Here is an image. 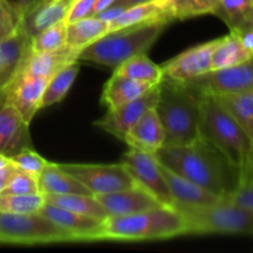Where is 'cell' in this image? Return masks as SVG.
Segmentation results:
<instances>
[{
	"label": "cell",
	"instance_id": "obj_1",
	"mask_svg": "<svg viewBox=\"0 0 253 253\" xmlns=\"http://www.w3.org/2000/svg\"><path fill=\"white\" fill-rule=\"evenodd\" d=\"M162 166L222 198L240 184L236 168L214 145L199 137L190 145L163 146L155 153Z\"/></svg>",
	"mask_w": 253,
	"mask_h": 253
},
{
	"label": "cell",
	"instance_id": "obj_2",
	"mask_svg": "<svg viewBox=\"0 0 253 253\" xmlns=\"http://www.w3.org/2000/svg\"><path fill=\"white\" fill-rule=\"evenodd\" d=\"M202 98L194 86L163 77L155 109L165 130V146L190 145L200 137Z\"/></svg>",
	"mask_w": 253,
	"mask_h": 253
},
{
	"label": "cell",
	"instance_id": "obj_3",
	"mask_svg": "<svg viewBox=\"0 0 253 253\" xmlns=\"http://www.w3.org/2000/svg\"><path fill=\"white\" fill-rule=\"evenodd\" d=\"M200 137L214 145L232 167L236 168L240 184L249 182L253 167V141L241 125L209 94H203L202 98Z\"/></svg>",
	"mask_w": 253,
	"mask_h": 253
},
{
	"label": "cell",
	"instance_id": "obj_4",
	"mask_svg": "<svg viewBox=\"0 0 253 253\" xmlns=\"http://www.w3.org/2000/svg\"><path fill=\"white\" fill-rule=\"evenodd\" d=\"M165 20L145 22L109 31L81 51L78 61L93 62L116 69L124 62L137 54L147 53L167 25Z\"/></svg>",
	"mask_w": 253,
	"mask_h": 253
},
{
	"label": "cell",
	"instance_id": "obj_5",
	"mask_svg": "<svg viewBox=\"0 0 253 253\" xmlns=\"http://www.w3.org/2000/svg\"><path fill=\"white\" fill-rule=\"evenodd\" d=\"M187 235V224L175 208L158 207L124 216H108L103 221L100 241H145Z\"/></svg>",
	"mask_w": 253,
	"mask_h": 253
},
{
	"label": "cell",
	"instance_id": "obj_6",
	"mask_svg": "<svg viewBox=\"0 0 253 253\" xmlns=\"http://www.w3.org/2000/svg\"><path fill=\"white\" fill-rule=\"evenodd\" d=\"M187 224V234L253 236V211L226 199L209 207H175Z\"/></svg>",
	"mask_w": 253,
	"mask_h": 253
},
{
	"label": "cell",
	"instance_id": "obj_7",
	"mask_svg": "<svg viewBox=\"0 0 253 253\" xmlns=\"http://www.w3.org/2000/svg\"><path fill=\"white\" fill-rule=\"evenodd\" d=\"M58 242H76V240L40 212L11 214L0 211V244L46 245Z\"/></svg>",
	"mask_w": 253,
	"mask_h": 253
},
{
	"label": "cell",
	"instance_id": "obj_8",
	"mask_svg": "<svg viewBox=\"0 0 253 253\" xmlns=\"http://www.w3.org/2000/svg\"><path fill=\"white\" fill-rule=\"evenodd\" d=\"M64 172L78 179L93 195L109 194L135 185L123 163L118 165H83L58 163Z\"/></svg>",
	"mask_w": 253,
	"mask_h": 253
},
{
	"label": "cell",
	"instance_id": "obj_9",
	"mask_svg": "<svg viewBox=\"0 0 253 253\" xmlns=\"http://www.w3.org/2000/svg\"><path fill=\"white\" fill-rule=\"evenodd\" d=\"M121 163L128 170L135 184L151 193L165 207L174 208V200L155 153L130 148L121 157Z\"/></svg>",
	"mask_w": 253,
	"mask_h": 253
},
{
	"label": "cell",
	"instance_id": "obj_10",
	"mask_svg": "<svg viewBox=\"0 0 253 253\" xmlns=\"http://www.w3.org/2000/svg\"><path fill=\"white\" fill-rule=\"evenodd\" d=\"M203 94L224 95L253 89V57L222 69H212L198 78L187 82Z\"/></svg>",
	"mask_w": 253,
	"mask_h": 253
},
{
	"label": "cell",
	"instance_id": "obj_11",
	"mask_svg": "<svg viewBox=\"0 0 253 253\" xmlns=\"http://www.w3.org/2000/svg\"><path fill=\"white\" fill-rule=\"evenodd\" d=\"M158 93H160V83L156 84L153 88L135 100L115 110H108L103 118L94 123V125L124 141L126 135L145 115L146 111L151 108H155Z\"/></svg>",
	"mask_w": 253,
	"mask_h": 253
},
{
	"label": "cell",
	"instance_id": "obj_12",
	"mask_svg": "<svg viewBox=\"0 0 253 253\" xmlns=\"http://www.w3.org/2000/svg\"><path fill=\"white\" fill-rule=\"evenodd\" d=\"M219 39L192 47L179 56L166 62L162 67L163 77L170 81L187 83L212 71V52Z\"/></svg>",
	"mask_w": 253,
	"mask_h": 253
},
{
	"label": "cell",
	"instance_id": "obj_13",
	"mask_svg": "<svg viewBox=\"0 0 253 253\" xmlns=\"http://www.w3.org/2000/svg\"><path fill=\"white\" fill-rule=\"evenodd\" d=\"M48 79L19 73L5 90V101L14 106L27 124L40 110Z\"/></svg>",
	"mask_w": 253,
	"mask_h": 253
},
{
	"label": "cell",
	"instance_id": "obj_14",
	"mask_svg": "<svg viewBox=\"0 0 253 253\" xmlns=\"http://www.w3.org/2000/svg\"><path fill=\"white\" fill-rule=\"evenodd\" d=\"M39 212L49 221L56 224L57 226L66 230L68 234L74 237L76 242L100 241L104 220L77 214V212L69 211V210L56 207L49 203H44Z\"/></svg>",
	"mask_w": 253,
	"mask_h": 253
},
{
	"label": "cell",
	"instance_id": "obj_15",
	"mask_svg": "<svg viewBox=\"0 0 253 253\" xmlns=\"http://www.w3.org/2000/svg\"><path fill=\"white\" fill-rule=\"evenodd\" d=\"M94 197L100 203L108 216H124L153 208L165 207L151 193L137 184L118 192L94 195Z\"/></svg>",
	"mask_w": 253,
	"mask_h": 253
},
{
	"label": "cell",
	"instance_id": "obj_16",
	"mask_svg": "<svg viewBox=\"0 0 253 253\" xmlns=\"http://www.w3.org/2000/svg\"><path fill=\"white\" fill-rule=\"evenodd\" d=\"M29 125L19 111L0 99V153L12 157L24 148L32 147Z\"/></svg>",
	"mask_w": 253,
	"mask_h": 253
},
{
	"label": "cell",
	"instance_id": "obj_17",
	"mask_svg": "<svg viewBox=\"0 0 253 253\" xmlns=\"http://www.w3.org/2000/svg\"><path fill=\"white\" fill-rule=\"evenodd\" d=\"M31 39L21 30L16 29L10 36L0 41V93L6 90L17 74L31 51Z\"/></svg>",
	"mask_w": 253,
	"mask_h": 253
},
{
	"label": "cell",
	"instance_id": "obj_18",
	"mask_svg": "<svg viewBox=\"0 0 253 253\" xmlns=\"http://www.w3.org/2000/svg\"><path fill=\"white\" fill-rule=\"evenodd\" d=\"M74 0H39L20 20L22 31L32 39L43 30L66 20Z\"/></svg>",
	"mask_w": 253,
	"mask_h": 253
},
{
	"label": "cell",
	"instance_id": "obj_19",
	"mask_svg": "<svg viewBox=\"0 0 253 253\" xmlns=\"http://www.w3.org/2000/svg\"><path fill=\"white\" fill-rule=\"evenodd\" d=\"M161 170L170 190L175 207H209L216 204L221 198L203 188L202 185L172 172L161 165Z\"/></svg>",
	"mask_w": 253,
	"mask_h": 253
},
{
	"label": "cell",
	"instance_id": "obj_20",
	"mask_svg": "<svg viewBox=\"0 0 253 253\" xmlns=\"http://www.w3.org/2000/svg\"><path fill=\"white\" fill-rule=\"evenodd\" d=\"M79 53H81V49L72 48L67 44L56 51H30L20 73L49 79L64 67L78 62Z\"/></svg>",
	"mask_w": 253,
	"mask_h": 253
},
{
	"label": "cell",
	"instance_id": "obj_21",
	"mask_svg": "<svg viewBox=\"0 0 253 253\" xmlns=\"http://www.w3.org/2000/svg\"><path fill=\"white\" fill-rule=\"evenodd\" d=\"M165 140V130L155 108L148 109L124 138L130 148L150 153H156L162 148Z\"/></svg>",
	"mask_w": 253,
	"mask_h": 253
},
{
	"label": "cell",
	"instance_id": "obj_22",
	"mask_svg": "<svg viewBox=\"0 0 253 253\" xmlns=\"http://www.w3.org/2000/svg\"><path fill=\"white\" fill-rule=\"evenodd\" d=\"M153 86L155 85L152 84L133 81L114 71L111 78L104 85L100 99L101 104L106 106L108 110H115L143 95Z\"/></svg>",
	"mask_w": 253,
	"mask_h": 253
},
{
	"label": "cell",
	"instance_id": "obj_23",
	"mask_svg": "<svg viewBox=\"0 0 253 253\" xmlns=\"http://www.w3.org/2000/svg\"><path fill=\"white\" fill-rule=\"evenodd\" d=\"M40 192L43 195L85 194L93 195L78 179L64 172L58 163H47L39 175Z\"/></svg>",
	"mask_w": 253,
	"mask_h": 253
},
{
	"label": "cell",
	"instance_id": "obj_24",
	"mask_svg": "<svg viewBox=\"0 0 253 253\" xmlns=\"http://www.w3.org/2000/svg\"><path fill=\"white\" fill-rule=\"evenodd\" d=\"M109 32L106 22L101 21L95 16L77 20L67 24L66 44L72 48L83 49Z\"/></svg>",
	"mask_w": 253,
	"mask_h": 253
},
{
	"label": "cell",
	"instance_id": "obj_25",
	"mask_svg": "<svg viewBox=\"0 0 253 253\" xmlns=\"http://www.w3.org/2000/svg\"><path fill=\"white\" fill-rule=\"evenodd\" d=\"M212 96L241 125L253 141V89Z\"/></svg>",
	"mask_w": 253,
	"mask_h": 253
},
{
	"label": "cell",
	"instance_id": "obj_26",
	"mask_svg": "<svg viewBox=\"0 0 253 253\" xmlns=\"http://www.w3.org/2000/svg\"><path fill=\"white\" fill-rule=\"evenodd\" d=\"M252 52L242 43L241 39L235 32L220 37L212 52V69H222L236 66L252 58Z\"/></svg>",
	"mask_w": 253,
	"mask_h": 253
},
{
	"label": "cell",
	"instance_id": "obj_27",
	"mask_svg": "<svg viewBox=\"0 0 253 253\" xmlns=\"http://www.w3.org/2000/svg\"><path fill=\"white\" fill-rule=\"evenodd\" d=\"M46 203L56 207L63 208L77 214L86 215L94 219L105 220L108 217L105 210L96 200L94 195L85 194H64V195H44Z\"/></svg>",
	"mask_w": 253,
	"mask_h": 253
},
{
	"label": "cell",
	"instance_id": "obj_28",
	"mask_svg": "<svg viewBox=\"0 0 253 253\" xmlns=\"http://www.w3.org/2000/svg\"><path fill=\"white\" fill-rule=\"evenodd\" d=\"M165 20L170 22L172 20L162 11L160 5L155 1L145 2V4L135 5V6L127 7L121 15H119L114 21L108 24L109 31L123 29V27L133 26V25L145 24V22L158 21Z\"/></svg>",
	"mask_w": 253,
	"mask_h": 253
},
{
	"label": "cell",
	"instance_id": "obj_29",
	"mask_svg": "<svg viewBox=\"0 0 253 253\" xmlns=\"http://www.w3.org/2000/svg\"><path fill=\"white\" fill-rule=\"evenodd\" d=\"M114 71L133 81L143 82L152 85H156L163 79L162 67L151 61L146 53L131 57Z\"/></svg>",
	"mask_w": 253,
	"mask_h": 253
},
{
	"label": "cell",
	"instance_id": "obj_30",
	"mask_svg": "<svg viewBox=\"0 0 253 253\" xmlns=\"http://www.w3.org/2000/svg\"><path fill=\"white\" fill-rule=\"evenodd\" d=\"M156 2L173 21L212 14L219 0H156Z\"/></svg>",
	"mask_w": 253,
	"mask_h": 253
},
{
	"label": "cell",
	"instance_id": "obj_31",
	"mask_svg": "<svg viewBox=\"0 0 253 253\" xmlns=\"http://www.w3.org/2000/svg\"><path fill=\"white\" fill-rule=\"evenodd\" d=\"M78 72L79 64L78 62H74V63H71L69 66L64 67L63 69L57 72L53 77H51L48 79L46 88H44L40 109L59 103L67 95L71 86L73 85L74 81L78 76Z\"/></svg>",
	"mask_w": 253,
	"mask_h": 253
},
{
	"label": "cell",
	"instance_id": "obj_32",
	"mask_svg": "<svg viewBox=\"0 0 253 253\" xmlns=\"http://www.w3.org/2000/svg\"><path fill=\"white\" fill-rule=\"evenodd\" d=\"M253 11L252 0H219L212 14L229 26L230 31L242 29Z\"/></svg>",
	"mask_w": 253,
	"mask_h": 253
},
{
	"label": "cell",
	"instance_id": "obj_33",
	"mask_svg": "<svg viewBox=\"0 0 253 253\" xmlns=\"http://www.w3.org/2000/svg\"><path fill=\"white\" fill-rule=\"evenodd\" d=\"M46 199L37 194H0V211L11 214H35L41 210Z\"/></svg>",
	"mask_w": 253,
	"mask_h": 253
},
{
	"label": "cell",
	"instance_id": "obj_34",
	"mask_svg": "<svg viewBox=\"0 0 253 253\" xmlns=\"http://www.w3.org/2000/svg\"><path fill=\"white\" fill-rule=\"evenodd\" d=\"M66 20L43 30L31 39V42H30L31 51L48 52L62 48L63 46H66Z\"/></svg>",
	"mask_w": 253,
	"mask_h": 253
},
{
	"label": "cell",
	"instance_id": "obj_35",
	"mask_svg": "<svg viewBox=\"0 0 253 253\" xmlns=\"http://www.w3.org/2000/svg\"><path fill=\"white\" fill-rule=\"evenodd\" d=\"M40 192L39 177L16 168L9 184L1 194H37Z\"/></svg>",
	"mask_w": 253,
	"mask_h": 253
},
{
	"label": "cell",
	"instance_id": "obj_36",
	"mask_svg": "<svg viewBox=\"0 0 253 253\" xmlns=\"http://www.w3.org/2000/svg\"><path fill=\"white\" fill-rule=\"evenodd\" d=\"M10 161H11V163L16 168L24 170V172L30 173V174L36 175V177H39V175L41 174L43 168L46 167L47 163H48L32 147L24 148V150L20 151L19 153L14 155L12 157H10Z\"/></svg>",
	"mask_w": 253,
	"mask_h": 253
},
{
	"label": "cell",
	"instance_id": "obj_37",
	"mask_svg": "<svg viewBox=\"0 0 253 253\" xmlns=\"http://www.w3.org/2000/svg\"><path fill=\"white\" fill-rule=\"evenodd\" d=\"M20 20L21 15L16 4L10 0H0V41L16 31Z\"/></svg>",
	"mask_w": 253,
	"mask_h": 253
},
{
	"label": "cell",
	"instance_id": "obj_38",
	"mask_svg": "<svg viewBox=\"0 0 253 253\" xmlns=\"http://www.w3.org/2000/svg\"><path fill=\"white\" fill-rule=\"evenodd\" d=\"M234 204L240 205L253 211V182H246L240 184L232 193H230L227 197L222 198Z\"/></svg>",
	"mask_w": 253,
	"mask_h": 253
},
{
	"label": "cell",
	"instance_id": "obj_39",
	"mask_svg": "<svg viewBox=\"0 0 253 253\" xmlns=\"http://www.w3.org/2000/svg\"><path fill=\"white\" fill-rule=\"evenodd\" d=\"M94 5H95V0H74L73 5H72L71 10L66 17L67 24L93 16Z\"/></svg>",
	"mask_w": 253,
	"mask_h": 253
},
{
	"label": "cell",
	"instance_id": "obj_40",
	"mask_svg": "<svg viewBox=\"0 0 253 253\" xmlns=\"http://www.w3.org/2000/svg\"><path fill=\"white\" fill-rule=\"evenodd\" d=\"M126 9H127V7L123 6V5L113 4V5H110L109 7H106L105 10H103V11L99 12V14H96L95 17H98V19L101 20V21L106 22V24H110V22L114 21V20H115L119 15L123 14Z\"/></svg>",
	"mask_w": 253,
	"mask_h": 253
},
{
	"label": "cell",
	"instance_id": "obj_41",
	"mask_svg": "<svg viewBox=\"0 0 253 253\" xmlns=\"http://www.w3.org/2000/svg\"><path fill=\"white\" fill-rule=\"evenodd\" d=\"M15 170H16V167H15L12 163L10 166H7V167L0 169V194L4 192V189L6 188V185L9 184L10 179H11L12 174L15 173Z\"/></svg>",
	"mask_w": 253,
	"mask_h": 253
},
{
	"label": "cell",
	"instance_id": "obj_42",
	"mask_svg": "<svg viewBox=\"0 0 253 253\" xmlns=\"http://www.w3.org/2000/svg\"><path fill=\"white\" fill-rule=\"evenodd\" d=\"M37 1H39V0H16L15 4H16V7L17 10H19L20 15L22 16V15H24L27 10L31 9Z\"/></svg>",
	"mask_w": 253,
	"mask_h": 253
},
{
	"label": "cell",
	"instance_id": "obj_43",
	"mask_svg": "<svg viewBox=\"0 0 253 253\" xmlns=\"http://www.w3.org/2000/svg\"><path fill=\"white\" fill-rule=\"evenodd\" d=\"M115 2V0H95V5H94V15L99 14L100 11L105 10L106 7H109L110 5H113Z\"/></svg>",
	"mask_w": 253,
	"mask_h": 253
},
{
	"label": "cell",
	"instance_id": "obj_44",
	"mask_svg": "<svg viewBox=\"0 0 253 253\" xmlns=\"http://www.w3.org/2000/svg\"><path fill=\"white\" fill-rule=\"evenodd\" d=\"M151 1H155V0H115L114 4L123 5V6L125 7H131V6H135V5L145 4V2H151Z\"/></svg>",
	"mask_w": 253,
	"mask_h": 253
},
{
	"label": "cell",
	"instance_id": "obj_45",
	"mask_svg": "<svg viewBox=\"0 0 253 253\" xmlns=\"http://www.w3.org/2000/svg\"><path fill=\"white\" fill-rule=\"evenodd\" d=\"M11 165V161H10V158L7 157V156L5 155H1L0 153V169H2V168L7 167V166Z\"/></svg>",
	"mask_w": 253,
	"mask_h": 253
},
{
	"label": "cell",
	"instance_id": "obj_46",
	"mask_svg": "<svg viewBox=\"0 0 253 253\" xmlns=\"http://www.w3.org/2000/svg\"><path fill=\"white\" fill-rule=\"evenodd\" d=\"M249 29H253V11H252L251 16H250L249 20H247L246 24H245V26L242 27V29L236 30V31H241V30H249Z\"/></svg>",
	"mask_w": 253,
	"mask_h": 253
},
{
	"label": "cell",
	"instance_id": "obj_47",
	"mask_svg": "<svg viewBox=\"0 0 253 253\" xmlns=\"http://www.w3.org/2000/svg\"><path fill=\"white\" fill-rule=\"evenodd\" d=\"M249 182H253V167H252V172H251V175H250Z\"/></svg>",
	"mask_w": 253,
	"mask_h": 253
},
{
	"label": "cell",
	"instance_id": "obj_48",
	"mask_svg": "<svg viewBox=\"0 0 253 253\" xmlns=\"http://www.w3.org/2000/svg\"><path fill=\"white\" fill-rule=\"evenodd\" d=\"M4 95H5V91H2V93H0V99H1Z\"/></svg>",
	"mask_w": 253,
	"mask_h": 253
},
{
	"label": "cell",
	"instance_id": "obj_49",
	"mask_svg": "<svg viewBox=\"0 0 253 253\" xmlns=\"http://www.w3.org/2000/svg\"><path fill=\"white\" fill-rule=\"evenodd\" d=\"M252 1H253V0H252Z\"/></svg>",
	"mask_w": 253,
	"mask_h": 253
}]
</instances>
